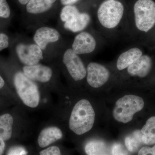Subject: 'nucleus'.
I'll list each match as a JSON object with an SVG mask.
<instances>
[{
  "instance_id": "obj_1",
  "label": "nucleus",
  "mask_w": 155,
  "mask_h": 155,
  "mask_svg": "<svg viewBox=\"0 0 155 155\" xmlns=\"http://www.w3.org/2000/svg\"><path fill=\"white\" fill-rule=\"evenodd\" d=\"M127 8L121 0H102L94 16L97 29L106 40L124 35Z\"/></svg>"
},
{
  "instance_id": "obj_2",
  "label": "nucleus",
  "mask_w": 155,
  "mask_h": 155,
  "mask_svg": "<svg viewBox=\"0 0 155 155\" xmlns=\"http://www.w3.org/2000/svg\"><path fill=\"white\" fill-rule=\"evenodd\" d=\"M155 26V2L153 0H137L127 8L124 36L134 40L139 33H147Z\"/></svg>"
},
{
  "instance_id": "obj_3",
  "label": "nucleus",
  "mask_w": 155,
  "mask_h": 155,
  "mask_svg": "<svg viewBox=\"0 0 155 155\" xmlns=\"http://www.w3.org/2000/svg\"><path fill=\"white\" fill-rule=\"evenodd\" d=\"M95 120V113L87 100L78 102L72 110L69 120V127L78 135H81L92 128Z\"/></svg>"
},
{
  "instance_id": "obj_4",
  "label": "nucleus",
  "mask_w": 155,
  "mask_h": 155,
  "mask_svg": "<svg viewBox=\"0 0 155 155\" xmlns=\"http://www.w3.org/2000/svg\"><path fill=\"white\" fill-rule=\"evenodd\" d=\"M144 102L140 97L126 95L116 102L113 116L118 122L127 123L133 119L134 115L142 110Z\"/></svg>"
},
{
  "instance_id": "obj_5",
  "label": "nucleus",
  "mask_w": 155,
  "mask_h": 155,
  "mask_svg": "<svg viewBox=\"0 0 155 155\" xmlns=\"http://www.w3.org/2000/svg\"><path fill=\"white\" fill-rule=\"evenodd\" d=\"M106 42L97 29L91 31H82L75 37L71 48L79 55L91 54L99 49Z\"/></svg>"
},
{
  "instance_id": "obj_6",
  "label": "nucleus",
  "mask_w": 155,
  "mask_h": 155,
  "mask_svg": "<svg viewBox=\"0 0 155 155\" xmlns=\"http://www.w3.org/2000/svg\"><path fill=\"white\" fill-rule=\"evenodd\" d=\"M14 83L17 94L25 105L36 107L39 103L40 94L35 84L21 72L15 74Z\"/></svg>"
},
{
  "instance_id": "obj_7",
  "label": "nucleus",
  "mask_w": 155,
  "mask_h": 155,
  "mask_svg": "<svg viewBox=\"0 0 155 155\" xmlns=\"http://www.w3.org/2000/svg\"><path fill=\"white\" fill-rule=\"evenodd\" d=\"M63 62L69 75L75 81L84 78L87 75V68L79 55L72 48L67 49L63 56Z\"/></svg>"
},
{
  "instance_id": "obj_8",
  "label": "nucleus",
  "mask_w": 155,
  "mask_h": 155,
  "mask_svg": "<svg viewBox=\"0 0 155 155\" xmlns=\"http://www.w3.org/2000/svg\"><path fill=\"white\" fill-rule=\"evenodd\" d=\"M87 81L92 87H101L107 82L110 77L109 69L102 64L91 62L87 67Z\"/></svg>"
},
{
  "instance_id": "obj_9",
  "label": "nucleus",
  "mask_w": 155,
  "mask_h": 155,
  "mask_svg": "<svg viewBox=\"0 0 155 155\" xmlns=\"http://www.w3.org/2000/svg\"><path fill=\"white\" fill-rule=\"evenodd\" d=\"M16 52L19 60L26 66L38 64L43 58L41 49L37 44H19L16 47Z\"/></svg>"
},
{
  "instance_id": "obj_10",
  "label": "nucleus",
  "mask_w": 155,
  "mask_h": 155,
  "mask_svg": "<svg viewBox=\"0 0 155 155\" xmlns=\"http://www.w3.org/2000/svg\"><path fill=\"white\" fill-rule=\"evenodd\" d=\"M152 66L151 58L147 55H143L126 69L130 76L144 78L149 74Z\"/></svg>"
},
{
  "instance_id": "obj_11",
  "label": "nucleus",
  "mask_w": 155,
  "mask_h": 155,
  "mask_svg": "<svg viewBox=\"0 0 155 155\" xmlns=\"http://www.w3.org/2000/svg\"><path fill=\"white\" fill-rule=\"evenodd\" d=\"M23 73L32 80L41 82L49 81L52 75L51 69L41 64L25 66L23 67Z\"/></svg>"
},
{
  "instance_id": "obj_12",
  "label": "nucleus",
  "mask_w": 155,
  "mask_h": 155,
  "mask_svg": "<svg viewBox=\"0 0 155 155\" xmlns=\"http://www.w3.org/2000/svg\"><path fill=\"white\" fill-rule=\"evenodd\" d=\"M143 55L142 51L137 47L131 46L128 48L121 53L117 58L116 69L119 71L127 69Z\"/></svg>"
},
{
  "instance_id": "obj_13",
  "label": "nucleus",
  "mask_w": 155,
  "mask_h": 155,
  "mask_svg": "<svg viewBox=\"0 0 155 155\" xmlns=\"http://www.w3.org/2000/svg\"><path fill=\"white\" fill-rule=\"evenodd\" d=\"M60 36V34L56 29L43 27L37 30L34 40L41 50H45L48 44L58 41Z\"/></svg>"
},
{
  "instance_id": "obj_14",
  "label": "nucleus",
  "mask_w": 155,
  "mask_h": 155,
  "mask_svg": "<svg viewBox=\"0 0 155 155\" xmlns=\"http://www.w3.org/2000/svg\"><path fill=\"white\" fill-rule=\"evenodd\" d=\"M63 137V133L60 128L50 127L43 129L39 135L38 143L41 148L48 146Z\"/></svg>"
},
{
  "instance_id": "obj_15",
  "label": "nucleus",
  "mask_w": 155,
  "mask_h": 155,
  "mask_svg": "<svg viewBox=\"0 0 155 155\" xmlns=\"http://www.w3.org/2000/svg\"><path fill=\"white\" fill-rule=\"evenodd\" d=\"M91 20V14L87 12H81L72 21L64 23V27L73 32H80L88 27Z\"/></svg>"
},
{
  "instance_id": "obj_16",
  "label": "nucleus",
  "mask_w": 155,
  "mask_h": 155,
  "mask_svg": "<svg viewBox=\"0 0 155 155\" xmlns=\"http://www.w3.org/2000/svg\"><path fill=\"white\" fill-rule=\"evenodd\" d=\"M143 142L147 145L155 144V116L147 120L145 125L142 128Z\"/></svg>"
},
{
  "instance_id": "obj_17",
  "label": "nucleus",
  "mask_w": 155,
  "mask_h": 155,
  "mask_svg": "<svg viewBox=\"0 0 155 155\" xmlns=\"http://www.w3.org/2000/svg\"><path fill=\"white\" fill-rule=\"evenodd\" d=\"M14 120L12 116L5 114L0 116V137L5 141L11 138Z\"/></svg>"
},
{
  "instance_id": "obj_18",
  "label": "nucleus",
  "mask_w": 155,
  "mask_h": 155,
  "mask_svg": "<svg viewBox=\"0 0 155 155\" xmlns=\"http://www.w3.org/2000/svg\"><path fill=\"white\" fill-rule=\"evenodd\" d=\"M85 151L89 155H107L110 153L105 143L98 140H91L87 143Z\"/></svg>"
},
{
  "instance_id": "obj_19",
  "label": "nucleus",
  "mask_w": 155,
  "mask_h": 155,
  "mask_svg": "<svg viewBox=\"0 0 155 155\" xmlns=\"http://www.w3.org/2000/svg\"><path fill=\"white\" fill-rule=\"evenodd\" d=\"M52 4L48 0H29L26 5V11L30 14H41L51 9Z\"/></svg>"
},
{
  "instance_id": "obj_20",
  "label": "nucleus",
  "mask_w": 155,
  "mask_h": 155,
  "mask_svg": "<svg viewBox=\"0 0 155 155\" xmlns=\"http://www.w3.org/2000/svg\"><path fill=\"white\" fill-rule=\"evenodd\" d=\"M142 134L141 130H137L125 138V144L127 150L130 152H135L138 150L142 143Z\"/></svg>"
},
{
  "instance_id": "obj_21",
  "label": "nucleus",
  "mask_w": 155,
  "mask_h": 155,
  "mask_svg": "<svg viewBox=\"0 0 155 155\" xmlns=\"http://www.w3.org/2000/svg\"><path fill=\"white\" fill-rule=\"evenodd\" d=\"M80 13L79 9L74 5L65 6L61 11V19L64 23L70 22Z\"/></svg>"
},
{
  "instance_id": "obj_22",
  "label": "nucleus",
  "mask_w": 155,
  "mask_h": 155,
  "mask_svg": "<svg viewBox=\"0 0 155 155\" xmlns=\"http://www.w3.org/2000/svg\"><path fill=\"white\" fill-rule=\"evenodd\" d=\"M11 14L10 7L6 0H0V17L8 18Z\"/></svg>"
},
{
  "instance_id": "obj_23",
  "label": "nucleus",
  "mask_w": 155,
  "mask_h": 155,
  "mask_svg": "<svg viewBox=\"0 0 155 155\" xmlns=\"http://www.w3.org/2000/svg\"><path fill=\"white\" fill-rule=\"evenodd\" d=\"M111 153L113 155L128 154L127 151L123 145L120 143H115L112 147Z\"/></svg>"
},
{
  "instance_id": "obj_24",
  "label": "nucleus",
  "mask_w": 155,
  "mask_h": 155,
  "mask_svg": "<svg viewBox=\"0 0 155 155\" xmlns=\"http://www.w3.org/2000/svg\"><path fill=\"white\" fill-rule=\"evenodd\" d=\"M41 155H61V151L57 146L50 147L46 149L43 150L40 152Z\"/></svg>"
},
{
  "instance_id": "obj_25",
  "label": "nucleus",
  "mask_w": 155,
  "mask_h": 155,
  "mask_svg": "<svg viewBox=\"0 0 155 155\" xmlns=\"http://www.w3.org/2000/svg\"><path fill=\"white\" fill-rule=\"evenodd\" d=\"M27 151L23 147H15L11 148L8 152V155H26Z\"/></svg>"
},
{
  "instance_id": "obj_26",
  "label": "nucleus",
  "mask_w": 155,
  "mask_h": 155,
  "mask_svg": "<svg viewBox=\"0 0 155 155\" xmlns=\"http://www.w3.org/2000/svg\"><path fill=\"white\" fill-rule=\"evenodd\" d=\"M9 38L4 33H0V51L8 47Z\"/></svg>"
},
{
  "instance_id": "obj_27",
  "label": "nucleus",
  "mask_w": 155,
  "mask_h": 155,
  "mask_svg": "<svg viewBox=\"0 0 155 155\" xmlns=\"http://www.w3.org/2000/svg\"><path fill=\"white\" fill-rule=\"evenodd\" d=\"M139 155H155V145L153 147H144L139 150L138 153Z\"/></svg>"
},
{
  "instance_id": "obj_28",
  "label": "nucleus",
  "mask_w": 155,
  "mask_h": 155,
  "mask_svg": "<svg viewBox=\"0 0 155 155\" xmlns=\"http://www.w3.org/2000/svg\"><path fill=\"white\" fill-rule=\"evenodd\" d=\"M80 0H61V2L64 6L74 5Z\"/></svg>"
},
{
  "instance_id": "obj_29",
  "label": "nucleus",
  "mask_w": 155,
  "mask_h": 155,
  "mask_svg": "<svg viewBox=\"0 0 155 155\" xmlns=\"http://www.w3.org/2000/svg\"><path fill=\"white\" fill-rule=\"evenodd\" d=\"M4 141L5 140L0 137V155H2L5 150V144Z\"/></svg>"
},
{
  "instance_id": "obj_30",
  "label": "nucleus",
  "mask_w": 155,
  "mask_h": 155,
  "mask_svg": "<svg viewBox=\"0 0 155 155\" xmlns=\"http://www.w3.org/2000/svg\"><path fill=\"white\" fill-rule=\"evenodd\" d=\"M5 81L2 76L0 75V89L2 88L5 85Z\"/></svg>"
},
{
  "instance_id": "obj_31",
  "label": "nucleus",
  "mask_w": 155,
  "mask_h": 155,
  "mask_svg": "<svg viewBox=\"0 0 155 155\" xmlns=\"http://www.w3.org/2000/svg\"><path fill=\"white\" fill-rule=\"evenodd\" d=\"M20 4L21 5H25L27 4L28 2H29V0H18Z\"/></svg>"
},
{
  "instance_id": "obj_32",
  "label": "nucleus",
  "mask_w": 155,
  "mask_h": 155,
  "mask_svg": "<svg viewBox=\"0 0 155 155\" xmlns=\"http://www.w3.org/2000/svg\"><path fill=\"white\" fill-rule=\"evenodd\" d=\"M48 1H49L51 3L53 4V3H54L55 2H56V0H48Z\"/></svg>"
}]
</instances>
